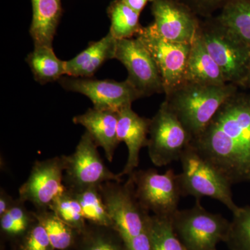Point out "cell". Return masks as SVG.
I'll return each instance as SVG.
<instances>
[{
	"label": "cell",
	"mask_w": 250,
	"mask_h": 250,
	"mask_svg": "<svg viewBox=\"0 0 250 250\" xmlns=\"http://www.w3.org/2000/svg\"><path fill=\"white\" fill-rule=\"evenodd\" d=\"M191 146L231 186L250 183V93L230 97Z\"/></svg>",
	"instance_id": "cell-1"
},
{
	"label": "cell",
	"mask_w": 250,
	"mask_h": 250,
	"mask_svg": "<svg viewBox=\"0 0 250 250\" xmlns=\"http://www.w3.org/2000/svg\"><path fill=\"white\" fill-rule=\"evenodd\" d=\"M238 91V87L232 83L207 85L185 82L166 95L165 101L192 141L205 129L222 105Z\"/></svg>",
	"instance_id": "cell-2"
},
{
	"label": "cell",
	"mask_w": 250,
	"mask_h": 250,
	"mask_svg": "<svg viewBox=\"0 0 250 250\" xmlns=\"http://www.w3.org/2000/svg\"><path fill=\"white\" fill-rule=\"evenodd\" d=\"M199 36L221 69L227 83L247 87L250 69V45L212 17L200 22Z\"/></svg>",
	"instance_id": "cell-3"
},
{
	"label": "cell",
	"mask_w": 250,
	"mask_h": 250,
	"mask_svg": "<svg viewBox=\"0 0 250 250\" xmlns=\"http://www.w3.org/2000/svg\"><path fill=\"white\" fill-rule=\"evenodd\" d=\"M182 171L177 174L182 196L218 200L233 213L240 207L233 201L231 185L226 179L192 147L187 148L180 160Z\"/></svg>",
	"instance_id": "cell-4"
},
{
	"label": "cell",
	"mask_w": 250,
	"mask_h": 250,
	"mask_svg": "<svg viewBox=\"0 0 250 250\" xmlns=\"http://www.w3.org/2000/svg\"><path fill=\"white\" fill-rule=\"evenodd\" d=\"M172 220L186 250H217L218 243L226 241L230 226L228 220L206 210L200 201L192 208L177 210Z\"/></svg>",
	"instance_id": "cell-5"
},
{
	"label": "cell",
	"mask_w": 250,
	"mask_h": 250,
	"mask_svg": "<svg viewBox=\"0 0 250 250\" xmlns=\"http://www.w3.org/2000/svg\"><path fill=\"white\" fill-rule=\"evenodd\" d=\"M99 190L115 229L125 243L139 236L147 228L149 213L141 207L130 177L125 183L116 181L99 186Z\"/></svg>",
	"instance_id": "cell-6"
},
{
	"label": "cell",
	"mask_w": 250,
	"mask_h": 250,
	"mask_svg": "<svg viewBox=\"0 0 250 250\" xmlns=\"http://www.w3.org/2000/svg\"><path fill=\"white\" fill-rule=\"evenodd\" d=\"M129 177L135 195L146 212L172 218L182 197L177 174L172 169L159 173L155 169L134 170Z\"/></svg>",
	"instance_id": "cell-7"
},
{
	"label": "cell",
	"mask_w": 250,
	"mask_h": 250,
	"mask_svg": "<svg viewBox=\"0 0 250 250\" xmlns=\"http://www.w3.org/2000/svg\"><path fill=\"white\" fill-rule=\"evenodd\" d=\"M191 143V136L164 100L150 119L147 147L152 164L163 167L179 161Z\"/></svg>",
	"instance_id": "cell-8"
},
{
	"label": "cell",
	"mask_w": 250,
	"mask_h": 250,
	"mask_svg": "<svg viewBox=\"0 0 250 250\" xmlns=\"http://www.w3.org/2000/svg\"><path fill=\"white\" fill-rule=\"evenodd\" d=\"M98 146L85 131L75 152L62 155L64 161L63 183L67 190L79 191L99 187L111 181L121 182L118 174L106 167L98 150Z\"/></svg>",
	"instance_id": "cell-9"
},
{
	"label": "cell",
	"mask_w": 250,
	"mask_h": 250,
	"mask_svg": "<svg viewBox=\"0 0 250 250\" xmlns=\"http://www.w3.org/2000/svg\"><path fill=\"white\" fill-rule=\"evenodd\" d=\"M152 54L167 95L186 82V72L191 44L166 40L156 32L152 24L143 27L136 36Z\"/></svg>",
	"instance_id": "cell-10"
},
{
	"label": "cell",
	"mask_w": 250,
	"mask_h": 250,
	"mask_svg": "<svg viewBox=\"0 0 250 250\" xmlns=\"http://www.w3.org/2000/svg\"><path fill=\"white\" fill-rule=\"evenodd\" d=\"M58 82L65 90L88 97L93 104V108L103 111L118 112L143 98L142 94L126 80L116 82L63 76Z\"/></svg>",
	"instance_id": "cell-11"
},
{
	"label": "cell",
	"mask_w": 250,
	"mask_h": 250,
	"mask_svg": "<svg viewBox=\"0 0 250 250\" xmlns=\"http://www.w3.org/2000/svg\"><path fill=\"white\" fill-rule=\"evenodd\" d=\"M63 173L62 156L35 161L28 179L19 188L20 200L29 202L36 210L49 209L56 199L67 190Z\"/></svg>",
	"instance_id": "cell-12"
},
{
	"label": "cell",
	"mask_w": 250,
	"mask_h": 250,
	"mask_svg": "<svg viewBox=\"0 0 250 250\" xmlns=\"http://www.w3.org/2000/svg\"><path fill=\"white\" fill-rule=\"evenodd\" d=\"M115 59L128 72L126 80L144 97L164 93L160 72L152 54L137 37L118 40Z\"/></svg>",
	"instance_id": "cell-13"
},
{
	"label": "cell",
	"mask_w": 250,
	"mask_h": 250,
	"mask_svg": "<svg viewBox=\"0 0 250 250\" xmlns=\"http://www.w3.org/2000/svg\"><path fill=\"white\" fill-rule=\"evenodd\" d=\"M151 11L156 32L173 42L192 44L199 34L200 18L177 0H154Z\"/></svg>",
	"instance_id": "cell-14"
},
{
	"label": "cell",
	"mask_w": 250,
	"mask_h": 250,
	"mask_svg": "<svg viewBox=\"0 0 250 250\" xmlns=\"http://www.w3.org/2000/svg\"><path fill=\"white\" fill-rule=\"evenodd\" d=\"M117 133L120 143L127 147L128 157L124 168L118 173L121 178L132 173L139 165L141 149L147 147L150 119L140 116L131 108L125 106L118 111Z\"/></svg>",
	"instance_id": "cell-15"
},
{
	"label": "cell",
	"mask_w": 250,
	"mask_h": 250,
	"mask_svg": "<svg viewBox=\"0 0 250 250\" xmlns=\"http://www.w3.org/2000/svg\"><path fill=\"white\" fill-rule=\"evenodd\" d=\"M118 112L89 108L73 118V123L84 126L98 147L103 148L106 159L113 161L118 145Z\"/></svg>",
	"instance_id": "cell-16"
},
{
	"label": "cell",
	"mask_w": 250,
	"mask_h": 250,
	"mask_svg": "<svg viewBox=\"0 0 250 250\" xmlns=\"http://www.w3.org/2000/svg\"><path fill=\"white\" fill-rule=\"evenodd\" d=\"M118 40L108 31L87 48L69 61H65V75L75 78H91L105 62L116 57Z\"/></svg>",
	"instance_id": "cell-17"
},
{
	"label": "cell",
	"mask_w": 250,
	"mask_h": 250,
	"mask_svg": "<svg viewBox=\"0 0 250 250\" xmlns=\"http://www.w3.org/2000/svg\"><path fill=\"white\" fill-rule=\"evenodd\" d=\"M31 3L33 15L29 33L34 47H53L62 16V0H31Z\"/></svg>",
	"instance_id": "cell-18"
},
{
	"label": "cell",
	"mask_w": 250,
	"mask_h": 250,
	"mask_svg": "<svg viewBox=\"0 0 250 250\" xmlns=\"http://www.w3.org/2000/svg\"><path fill=\"white\" fill-rule=\"evenodd\" d=\"M186 82L207 85L227 84L223 72L208 52L200 36L191 44Z\"/></svg>",
	"instance_id": "cell-19"
},
{
	"label": "cell",
	"mask_w": 250,
	"mask_h": 250,
	"mask_svg": "<svg viewBox=\"0 0 250 250\" xmlns=\"http://www.w3.org/2000/svg\"><path fill=\"white\" fill-rule=\"evenodd\" d=\"M30 67L34 80L46 84L58 82L65 75V61H62L54 53L53 47L36 46L28 54L26 59Z\"/></svg>",
	"instance_id": "cell-20"
},
{
	"label": "cell",
	"mask_w": 250,
	"mask_h": 250,
	"mask_svg": "<svg viewBox=\"0 0 250 250\" xmlns=\"http://www.w3.org/2000/svg\"><path fill=\"white\" fill-rule=\"evenodd\" d=\"M76 250H128L123 238L111 227L87 223L79 232L75 247Z\"/></svg>",
	"instance_id": "cell-21"
},
{
	"label": "cell",
	"mask_w": 250,
	"mask_h": 250,
	"mask_svg": "<svg viewBox=\"0 0 250 250\" xmlns=\"http://www.w3.org/2000/svg\"><path fill=\"white\" fill-rule=\"evenodd\" d=\"M111 21L109 32L117 40L132 39L142 30L139 13L131 9L123 0H113L107 8Z\"/></svg>",
	"instance_id": "cell-22"
},
{
	"label": "cell",
	"mask_w": 250,
	"mask_h": 250,
	"mask_svg": "<svg viewBox=\"0 0 250 250\" xmlns=\"http://www.w3.org/2000/svg\"><path fill=\"white\" fill-rule=\"evenodd\" d=\"M33 212L47 231L54 250H68L75 247L79 231L64 223L52 210Z\"/></svg>",
	"instance_id": "cell-23"
},
{
	"label": "cell",
	"mask_w": 250,
	"mask_h": 250,
	"mask_svg": "<svg viewBox=\"0 0 250 250\" xmlns=\"http://www.w3.org/2000/svg\"><path fill=\"white\" fill-rule=\"evenodd\" d=\"M147 228L151 250H186L174 231L172 218L150 215Z\"/></svg>",
	"instance_id": "cell-24"
},
{
	"label": "cell",
	"mask_w": 250,
	"mask_h": 250,
	"mask_svg": "<svg viewBox=\"0 0 250 250\" xmlns=\"http://www.w3.org/2000/svg\"><path fill=\"white\" fill-rule=\"evenodd\" d=\"M70 192L80 202L83 217L87 223L113 228V223L104 205L99 187Z\"/></svg>",
	"instance_id": "cell-25"
},
{
	"label": "cell",
	"mask_w": 250,
	"mask_h": 250,
	"mask_svg": "<svg viewBox=\"0 0 250 250\" xmlns=\"http://www.w3.org/2000/svg\"><path fill=\"white\" fill-rule=\"evenodd\" d=\"M215 17L250 45V1L229 4Z\"/></svg>",
	"instance_id": "cell-26"
},
{
	"label": "cell",
	"mask_w": 250,
	"mask_h": 250,
	"mask_svg": "<svg viewBox=\"0 0 250 250\" xmlns=\"http://www.w3.org/2000/svg\"><path fill=\"white\" fill-rule=\"evenodd\" d=\"M49 209L55 213L64 223L70 225L79 232L83 231L87 225L80 202L72 192L65 190L57 197Z\"/></svg>",
	"instance_id": "cell-27"
},
{
	"label": "cell",
	"mask_w": 250,
	"mask_h": 250,
	"mask_svg": "<svg viewBox=\"0 0 250 250\" xmlns=\"http://www.w3.org/2000/svg\"><path fill=\"white\" fill-rule=\"evenodd\" d=\"M232 214L225 243L231 250H250V206L239 207Z\"/></svg>",
	"instance_id": "cell-28"
},
{
	"label": "cell",
	"mask_w": 250,
	"mask_h": 250,
	"mask_svg": "<svg viewBox=\"0 0 250 250\" xmlns=\"http://www.w3.org/2000/svg\"><path fill=\"white\" fill-rule=\"evenodd\" d=\"M191 10L197 17L208 19L214 17L229 4L238 1H250V0H177Z\"/></svg>",
	"instance_id": "cell-29"
},
{
	"label": "cell",
	"mask_w": 250,
	"mask_h": 250,
	"mask_svg": "<svg viewBox=\"0 0 250 250\" xmlns=\"http://www.w3.org/2000/svg\"><path fill=\"white\" fill-rule=\"evenodd\" d=\"M22 250H54L47 231L37 220L24 235Z\"/></svg>",
	"instance_id": "cell-30"
},
{
	"label": "cell",
	"mask_w": 250,
	"mask_h": 250,
	"mask_svg": "<svg viewBox=\"0 0 250 250\" xmlns=\"http://www.w3.org/2000/svg\"><path fill=\"white\" fill-rule=\"evenodd\" d=\"M128 250H151L147 228L139 236L126 243Z\"/></svg>",
	"instance_id": "cell-31"
},
{
	"label": "cell",
	"mask_w": 250,
	"mask_h": 250,
	"mask_svg": "<svg viewBox=\"0 0 250 250\" xmlns=\"http://www.w3.org/2000/svg\"><path fill=\"white\" fill-rule=\"evenodd\" d=\"M0 227L3 232L11 236H21V233L9 213L0 216Z\"/></svg>",
	"instance_id": "cell-32"
},
{
	"label": "cell",
	"mask_w": 250,
	"mask_h": 250,
	"mask_svg": "<svg viewBox=\"0 0 250 250\" xmlns=\"http://www.w3.org/2000/svg\"><path fill=\"white\" fill-rule=\"evenodd\" d=\"M16 200L9 195L4 189L1 188L0 190V216H2L7 213L11 207L14 205Z\"/></svg>",
	"instance_id": "cell-33"
},
{
	"label": "cell",
	"mask_w": 250,
	"mask_h": 250,
	"mask_svg": "<svg viewBox=\"0 0 250 250\" xmlns=\"http://www.w3.org/2000/svg\"><path fill=\"white\" fill-rule=\"evenodd\" d=\"M154 0H123V1L130 6L131 9H134L135 11L139 14L142 12L145 6L147 5L148 2L149 1L152 2Z\"/></svg>",
	"instance_id": "cell-34"
},
{
	"label": "cell",
	"mask_w": 250,
	"mask_h": 250,
	"mask_svg": "<svg viewBox=\"0 0 250 250\" xmlns=\"http://www.w3.org/2000/svg\"><path fill=\"white\" fill-rule=\"evenodd\" d=\"M247 88H250V69L249 76H248V83H247Z\"/></svg>",
	"instance_id": "cell-35"
}]
</instances>
